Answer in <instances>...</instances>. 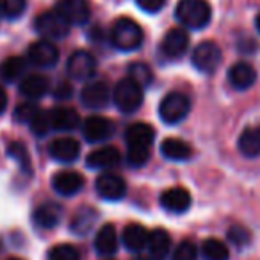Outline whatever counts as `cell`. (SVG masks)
<instances>
[{"label":"cell","mask_w":260,"mask_h":260,"mask_svg":"<svg viewBox=\"0 0 260 260\" xmlns=\"http://www.w3.org/2000/svg\"><path fill=\"white\" fill-rule=\"evenodd\" d=\"M155 138V132L150 125L146 123H134L130 125L125 132V141L128 145V153H126V160L130 166H143L148 162L150 159V150H152V143Z\"/></svg>","instance_id":"cell-1"},{"label":"cell","mask_w":260,"mask_h":260,"mask_svg":"<svg viewBox=\"0 0 260 260\" xmlns=\"http://www.w3.org/2000/svg\"><path fill=\"white\" fill-rule=\"evenodd\" d=\"M175 15L184 27L198 30L209 25L212 9L207 0H180L175 9Z\"/></svg>","instance_id":"cell-2"},{"label":"cell","mask_w":260,"mask_h":260,"mask_svg":"<svg viewBox=\"0 0 260 260\" xmlns=\"http://www.w3.org/2000/svg\"><path fill=\"white\" fill-rule=\"evenodd\" d=\"M112 45L121 52H132L138 50L145 40L141 25L134 22L132 18H119L112 25Z\"/></svg>","instance_id":"cell-3"},{"label":"cell","mask_w":260,"mask_h":260,"mask_svg":"<svg viewBox=\"0 0 260 260\" xmlns=\"http://www.w3.org/2000/svg\"><path fill=\"white\" fill-rule=\"evenodd\" d=\"M143 96H145L143 87L136 80L130 79V77L119 80L114 87V94H112L116 107L121 112H125V114L138 111L143 104Z\"/></svg>","instance_id":"cell-4"},{"label":"cell","mask_w":260,"mask_h":260,"mask_svg":"<svg viewBox=\"0 0 260 260\" xmlns=\"http://www.w3.org/2000/svg\"><path fill=\"white\" fill-rule=\"evenodd\" d=\"M191 111V102L189 98L185 96L184 93H170L160 100V105H159V116L164 123L168 125H177L180 123L185 116L189 114Z\"/></svg>","instance_id":"cell-5"},{"label":"cell","mask_w":260,"mask_h":260,"mask_svg":"<svg viewBox=\"0 0 260 260\" xmlns=\"http://www.w3.org/2000/svg\"><path fill=\"white\" fill-rule=\"evenodd\" d=\"M36 30L45 38H50V40H61V38L68 36L70 23L59 15L57 11H45L34 22Z\"/></svg>","instance_id":"cell-6"},{"label":"cell","mask_w":260,"mask_h":260,"mask_svg":"<svg viewBox=\"0 0 260 260\" xmlns=\"http://www.w3.org/2000/svg\"><path fill=\"white\" fill-rule=\"evenodd\" d=\"M192 64L202 73H214L221 64V50L214 41H202L192 50Z\"/></svg>","instance_id":"cell-7"},{"label":"cell","mask_w":260,"mask_h":260,"mask_svg":"<svg viewBox=\"0 0 260 260\" xmlns=\"http://www.w3.org/2000/svg\"><path fill=\"white\" fill-rule=\"evenodd\" d=\"M66 70H68L70 77L77 80H86L91 79L96 72V61L94 57L86 50H77L70 55L68 62H66Z\"/></svg>","instance_id":"cell-8"},{"label":"cell","mask_w":260,"mask_h":260,"mask_svg":"<svg viewBox=\"0 0 260 260\" xmlns=\"http://www.w3.org/2000/svg\"><path fill=\"white\" fill-rule=\"evenodd\" d=\"M55 11L70 23V25H82L89 20L91 9L87 0H59Z\"/></svg>","instance_id":"cell-9"},{"label":"cell","mask_w":260,"mask_h":260,"mask_svg":"<svg viewBox=\"0 0 260 260\" xmlns=\"http://www.w3.org/2000/svg\"><path fill=\"white\" fill-rule=\"evenodd\" d=\"M29 61L41 68H50V66L57 64L59 48L48 40L34 41L29 47Z\"/></svg>","instance_id":"cell-10"},{"label":"cell","mask_w":260,"mask_h":260,"mask_svg":"<svg viewBox=\"0 0 260 260\" xmlns=\"http://www.w3.org/2000/svg\"><path fill=\"white\" fill-rule=\"evenodd\" d=\"M96 192L100 198L104 200H111V202H116V200H121L126 192V184L119 175L114 173H102L100 177L96 178Z\"/></svg>","instance_id":"cell-11"},{"label":"cell","mask_w":260,"mask_h":260,"mask_svg":"<svg viewBox=\"0 0 260 260\" xmlns=\"http://www.w3.org/2000/svg\"><path fill=\"white\" fill-rule=\"evenodd\" d=\"M82 134L89 143H100L114 134V123L102 116H89L82 125Z\"/></svg>","instance_id":"cell-12"},{"label":"cell","mask_w":260,"mask_h":260,"mask_svg":"<svg viewBox=\"0 0 260 260\" xmlns=\"http://www.w3.org/2000/svg\"><path fill=\"white\" fill-rule=\"evenodd\" d=\"M80 100H82V104L89 109L107 107L109 100H111L109 86L104 82V80H94V82L86 84L82 93H80Z\"/></svg>","instance_id":"cell-13"},{"label":"cell","mask_w":260,"mask_h":260,"mask_svg":"<svg viewBox=\"0 0 260 260\" xmlns=\"http://www.w3.org/2000/svg\"><path fill=\"white\" fill-rule=\"evenodd\" d=\"M52 187L61 196H73L84 187V177L77 171H57L52 178Z\"/></svg>","instance_id":"cell-14"},{"label":"cell","mask_w":260,"mask_h":260,"mask_svg":"<svg viewBox=\"0 0 260 260\" xmlns=\"http://www.w3.org/2000/svg\"><path fill=\"white\" fill-rule=\"evenodd\" d=\"M160 205L171 214H182L191 207V194L184 187H171L160 194Z\"/></svg>","instance_id":"cell-15"},{"label":"cell","mask_w":260,"mask_h":260,"mask_svg":"<svg viewBox=\"0 0 260 260\" xmlns=\"http://www.w3.org/2000/svg\"><path fill=\"white\" fill-rule=\"evenodd\" d=\"M187 47H189V34L187 30L180 29V27L170 29L162 40V52L171 59H177L180 55H184Z\"/></svg>","instance_id":"cell-16"},{"label":"cell","mask_w":260,"mask_h":260,"mask_svg":"<svg viewBox=\"0 0 260 260\" xmlns=\"http://www.w3.org/2000/svg\"><path fill=\"white\" fill-rule=\"evenodd\" d=\"M48 153L59 162H73L80 155V145L73 138H59L50 143Z\"/></svg>","instance_id":"cell-17"},{"label":"cell","mask_w":260,"mask_h":260,"mask_svg":"<svg viewBox=\"0 0 260 260\" xmlns=\"http://www.w3.org/2000/svg\"><path fill=\"white\" fill-rule=\"evenodd\" d=\"M62 216V207L57 205V203H43L40 205L32 214V219L36 223V226L45 228V230H50V228L57 226L59 221H61Z\"/></svg>","instance_id":"cell-18"},{"label":"cell","mask_w":260,"mask_h":260,"mask_svg":"<svg viewBox=\"0 0 260 260\" xmlns=\"http://www.w3.org/2000/svg\"><path fill=\"white\" fill-rule=\"evenodd\" d=\"M256 72L251 64L248 62H237L228 70V82L235 87V89H248L255 84Z\"/></svg>","instance_id":"cell-19"},{"label":"cell","mask_w":260,"mask_h":260,"mask_svg":"<svg viewBox=\"0 0 260 260\" xmlns=\"http://www.w3.org/2000/svg\"><path fill=\"white\" fill-rule=\"evenodd\" d=\"M148 235H150L148 230H146L143 224L132 223L125 226L121 241H123V244H125V248L130 249V251H141V249L146 248V244H148Z\"/></svg>","instance_id":"cell-20"},{"label":"cell","mask_w":260,"mask_h":260,"mask_svg":"<svg viewBox=\"0 0 260 260\" xmlns=\"http://www.w3.org/2000/svg\"><path fill=\"white\" fill-rule=\"evenodd\" d=\"M94 248L100 255L109 256L118 251V234L114 230V224L107 223L98 230L94 237Z\"/></svg>","instance_id":"cell-21"},{"label":"cell","mask_w":260,"mask_h":260,"mask_svg":"<svg viewBox=\"0 0 260 260\" xmlns=\"http://www.w3.org/2000/svg\"><path fill=\"white\" fill-rule=\"evenodd\" d=\"M50 119H52V128L55 130H73L79 126L80 118L79 112L72 107H55L50 111Z\"/></svg>","instance_id":"cell-22"},{"label":"cell","mask_w":260,"mask_h":260,"mask_svg":"<svg viewBox=\"0 0 260 260\" xmlns=\"http://www.w3.org/2000/svg\"><path fill=\"white\" fill-rule=\"evenodd\" d=\"M86 162L93 170H105V168L116 166L119 162V152L114 146H104V148L93 150L87 155Z\"/></svg>","instance_id":"cell-23"},{"label":"cell","mask_w":260,"mask_h":260,"mask_svg":"<svg viewBox=\"0 0 260 260\" xmlns=\"http://www.w3.org/2000/svg\"><path fill=\"white\" fill-rule=\"evenodd\" d=\"M148 251L152 255V258L155 260H162L166 258L168 251L171 248V237L166 230L162 228H155V230L150 232L148 235Z\"/></svg>","instance_id":"cell-24"},{"label":"cell","mask_w":260,"mask_h":260,"mask_svg":"<svg viewBox=\"0 0 260 260\" xmlns=\"http://www.w3.org/2000/svg\"><path fill=\"white\" fill-rule=\"evenodd\" d=\"M239 152L248 159L260 155V125L248 126L239 138Z\"/></svg>","instance_id":"cell-25"},{"label":"cell","mask_w":260,"mask_h":260,"mask_svg":"<svg viewBox=\"0 0 260 260\" xmlns=\"http://www.w3.org/2000/svg\"><path fill=\"white\" fill-rule=\"evenodd\" d=\"M48 87H50V82H48L47 77L29 75L20 84V93H22L23 96L30 98V100H38V98H41L43 94H47Z\"/></svg>","instance_id":"cell-26"},{"label":"cell","mask_w":260,"mask_h":260,"mask_svg":"<svg viewBox=\"0 0 260 260\" xmlns=\"http://www.w3.org/2000/svg\"><path fill=\"white\" fill-rule=\"evenodd\" d=\"M160 153L170 160H185L191 157L192 150L185 141L177 138H168L160 145Z\"/></svg>","instance_id":"cell-27"},{"label":"cell","mask_w":260,"mask_h":260,"mask_svg":"<svg viewBox=\"0 0 260 260\" xmlns=\"http://www.w3.org/2000/svg\"><path fill=\"white\" fill-rule=\"evenodd\" d=\"M98 214L94 209H91V207H82V209H79L75 212V216H73L72 219V230L75 232V234H87V232L93 228L94 221H96Z\"/></svg>","instance_id":"cell-28"},{"label":"cell","mask_w":260,"mask_h":260,"mask_svg":"<svg viewBox=\"0 0 260 260\" xmlns=\"http://www.w3.org/2000/svg\"><path fill=\"white\" fill-rule=\"evenodd\" d=\"M202 253L207 260H228L230 251L219 239H207L202 244Z\"/></svg>","instance_id":"cell-29"},{"label":"cell","mask_w":260,"mask_h":260,"mask_svg":"<svg viewBox=\"0 0 260 260\" xmlns=\"http://www.w3.org/2000/svg\"><path fill=\"white\" fill-rule=\"evenodd\" d=\"M23 72H25V61L22 57H8L0 64V77L9 82L16 80Z\"/></svg>","instance_id":"cell-30"},{"label":"cell","mask_w":260,"mask_h":260,"mask_svg":"<svg viewBox=\"0 0 260 260\" xmlns=\"http://www.w3.org/2000/svg\"><path fill=\"white\" fill-rule=\"evenodd\" d=\"M8 155L11 157V159H15L16 162H18V166L22 168L25 173H30V170H32V164H30L29 150L25 148V145H23V143H20V141L9 143Z\"/></svg>","instance_id":"cell-31"},{"label":"cell","mask_w":260,"mask_h":260,"mask_svg":"<svg viewBox=\"0 0 260 260\" xmlns=\"http://www.w3.org/2000/svg\"><path fill=\"white\" fill-rule=\"evenodd\" d=\"M128 73H130V79L136 80L141 87H146L153 82V73L152 70L148 68L146 64L143 62H134V64L128 66Z\"/></svg>","instance_id":"cell-32"},{"label":"cell","mask_w":260,"mask_h":260,"mask_svg":"<svg viewBox=\"0 0 260 260\" xmlns=\"http://www.w3.org/2000/svg\"><path fill=\"white\" fill-rule=\"evenodd\" d=\"M27 8V0H0V15L6 18H18Z\"/></svg>","instance_id":"cell-33"},{"label":"cell","mask_w":260,"mask_h":260,"mask_svg":"<svg viewBox=\"0 0 260 260\" xmlns=\"http://www.w3.org/2000/svg\"><path fill=\"white\" fill-rule=\"evenodd\" d=\"M48 260H80V255L72 244H55L48 251Z\"/></svg>","instance_id":"cell-34"},{"label":"cell","mask_w":260,"mask_h":260,"mask_svg":"<svg viewBox=\"0 0 260 260\" xmlns=\"http://www.w3.org/2000/svg\"><path fill=\"white\" fill-rule=\"evenodd\" d=\"M30 128L36 136H45L48 130L52 128V119H50V112L47 111H38L36 116L30 119Z\"/></svg>","instance_id":"cell-35"},{"label":"cell","mask_w":260,"mask_h":260,"mask_svg":"<svg viewBox=\"0 0 260 260\" xmlns=\"http://www.w3.org/2000/svg\"><path fill=\"white\" fill-rule=\"evenodd\" d=\"M198 258V249L191 241H182L173 253V260H196Z\"/></svg>","instance_id":"cell-36"},{"label":"cell","mask_w":260,"mask_h":260,"mask_svg":"<svg viewBox=\"0 0 260 260\" xmlns=\"http://www.w3.org/2000/svg\"><path fill=\"white\" fill-rule=\"evenodd\" d=\"M38 111H40V109H38L32 102H25V104H22V105H18V107H16L15 118L18 119L20 123H30V119L36 116Z\"/></svg>","instance_id":"cell-37"},{"label":"cell","mask_w":260,"mask_h":260,"mask_svg":"<svg viewBox=\"0 0 260 260\" xmlns=\"http://www.w3.org/2000/svg\"><path fill=\"white\" fill-rule=\"evenodd\" d=\"M228 237H230V241L234 242V244L244 246L246 242L249 241V232L242 226H232L230 232H228Z\"/></svg>","instance_id":"cell-38"},{"label":"cell","mask_w":260,"mask_h":260,"mask_svg":"<svg viewBox=\"0 0 260 260\" xmlns=\"http://www.w3.org/2000/svg\"><path fill=\"white\" fill-rule=\"evenodd\" d=\"M136 2L146 13H159L166 4V0H136Z\"/></svg>","instance_id":"cell-39"},{"label":"cell","mask_w":260,"mask_h":260,"mask_svg":"<svg viewBox=\"0 0 260 260\" xmlns=\"http://www.w3.org/2000/svg\"><path fill=\"white\" fill-rule=\"evenodd\" d=\"M54 94H55V98H70L72 96V86L66 82H61L57 87H55Z\"/></svg>","instance_id":"cell-40"},{"label":"cell","mask_w":260,"mask_h":260,"mask_svg":"<svg viewBox=\"0 0 260 260\" xmlns=\"http://www.w3.org/2000/svg\"><path fill=\"white\" fill-rule=\"evenodd\" d=\"M6 107H8V93H6L4 87L0 86V114L6 111Z\"/></svg>","instance_id":"cell-41"},{"label":"cell","mask_w":260,"mask_h":260,"mask_svg":"<svg viewBox=\"0 0 260 260\" xmlns=\"http://www.w3.org/2000/svg\"><path fill=\"white\" fill-rule=\"evenodd\" d=\"M256 30L260 32V13H258V16H256Z\"/></svg>","instance_id":"cell-42"},{"label":"cell","mask_w":260,"mask_h":260,"mask_svg":"<svg viewBox=\"0 0 260 260\" xmlns=\"http://www.w3.org/2000/svg\"><path fill=\"white\" fill-rule=\"evenodd\" d=\"M0 251H2V239H0Z\"/></svg>","instance_id":"cell-43"},{"label":"cell","mask_w":260,"mask_h":260,"mask_svg":"<svg viewBox=\"0 0 260 260\" xmlns=\"http://www.w3.org/2000/svg\"><path fill=\"white\" fill-rule=\"evenodd\" d=\"M8 260H22V258H8Z\"/></svg>","instance_id":"cell-44"}]
</instances>
